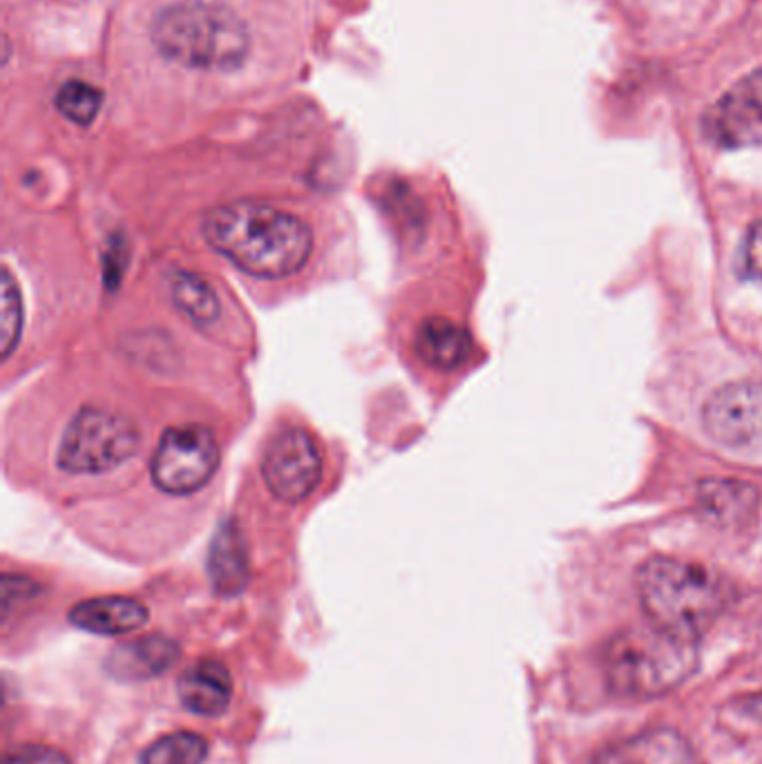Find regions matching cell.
<instances>
[{
	"instance_id": "cell-1",
	"label": "cell",
	"mask_w": 762,
	"mask_h": 764,
	"mask_svg": "<svg viewBox=\"0 0 762 764\" xmlns=\"http://www.w3.org/2000/svg\"><path fill=\"white\" fill-rule=\"evenodd\" d=\"M202 233L237 269L269 280L302 271L313 250V233L302 217L260 202L213 208L204 215Z\"/></svg>"
},
{
	"instance_id": "cell-2",
	"label": "cell",
	"mask_w": 762,
	"mask_h": 764,
	"mask_svg": "<svg viewBox=\"0 0 762 764\" xmlns=\"http://www.w3.org/2000/svg\"><path fill=\"white\" fill-rule=\"evenodd\" d=\"M635 586L649 621L687 642H698L729 603V586L720 575L678 557L645 561Z\"/></svg>"
},
{
	"instance_id": "cell-3",
	"label": "cell",
	"mask_w": 762,
	"mask_h": 764,
	"mask_svg": "<svg viewBox=\"0 0 762 764\" xmlns=\"http://www.w3.org/2000/svg\"><path fill=\"white\" fill-rule=\"evenodd\" d=\"M151 41L166 61L206 72L237 70L250 52L246 23L210 0H182L162 10L151 25Z\"/></svg>"
},
{
	"instance_id": "cell-4",
	"label": "cell",
	"mask_w": 762,
	"mask_h": 764,
	"mask_svg": "<svg viewBox=\"0 0 762 764\" xmlns=\"http://www.w3.org/2000/svg\"><path fill=\"white\" fill-rule=\"evenodd\" d=\"M604 675L610 691L628 700L665 698L696 671V642L680 640L653 623L628 628L604 649Z\"/></svg>"
},
{
	"instance_id": "cell-5",
	"label": "cell",
	"mask_w": 762,
	"mask_h": 764,
	"mask_svg": "<svg viewBox=\"0 0 762 764\" xmlns=\"http://www.w3.org/2000/svg\"><path fill=\"white\" fill-rule=\"evenodd\" d=\"M137 425L116 412L85 407L65 427L59 445V467L72 474H103L140 450Z\"/></svg>"
},
{
	"instance_id": "cell-6",
	"label": "cell",
	"mask_w": 762,
	"mask_h": 764,
	"mask_svg": "<svg viewBox=\"0 0 762 764\" xmlns=\"http://www.w3.org/2000/svg\"><path fill=\"white\" fill-rule=\"evenodd\" d=\"M219 465L215 434L204 425L171 427L153 456L151 474L168 494H193L204 487Z\"/></svg>"
},
{
	"instance_id": "cell-7",
	"label": "cell",
	"mask_w": 762,
	"mask_h": 764,
	"mask_svg": "<svg viewBox=\"0 0 762 764\" xmlns=\"http://www.w3.org/2000/svg\"><path fill=\"white\" fill-rule=\"evenodd\" d=\"M707 434L738 452L762 450V382L735 380L715 390L702 410Z\"/></svg>"
},
{
	"instance_id": "cell-8",
	"label": "cell",
	"mask_w": 762,
	"mask_h": 764,
	"mask_svg": "<svg viewBox=\"0 0 762 764\" xmlns=\"http://www.w3.org/2000/svg\"><path fill=\"white\" fill-rule=\"evenodd\" d=\"M702 135L724 151L762 146V68L735 81L702 114Z\"/></svg>"
},
{
	"instance_id": "cell-9",
	"label": "cell",
	"mask_w": 762,
	"mask_h": 764,
	"mask_svg": "<svg viewBox=\"0 0 762 764\" xmlns=\"http://www.w3.org/2000/svg\"><path fill=\"white\" fill-rule=\"evenodd\" d=\"M262 476L280 500L307 498L322 478V456L313 436L300 427L276 436L262 461Z\"/></svg>"
},
{
	"instance_id": "cell-10",
	"label": "cell",
	"mask_w": 762,
	"mask_h": 764,
	"mask_svg": "<svg viewBox=\"0 0 762 764\" xmlns=\"http://www.w3.org/2000/svg\"><path fill=\"white\" fill-rule=\"evenodd\" d=\"M595 764H704V760L682 733L651 729L615 742Z\"/></svg>"
},
{
	"instance_id": "cell-11",
	"label": "cell",
	"mask_w": 762,
	"mask_h": 764,
	"mask_svg": "<svg viewBox=\"0 0 762 764\" xmlns=\"http://www.w3.org/2000/svg\"><path fill=\"white\" fill-rule=\"evenodd\" d=\"M235 695L230 671L217 660H197L179 673L177 698L184 711L199 717L224 715Z\"/></svg>"
},
{
	"instance_id": "cell-12",
	"label": "cell",
	"mask_w": 762,
	"mask_h": 764,
	"mask_svg": "<svg viewBox=\"0 0 762 764\" xmlns=\"http://www.w3.org/2000/svg\"><path fill=\"white\" fill-rule=\"evenodd\" d=\"M148 608L133 597H94L76 603L70 610V621L87 632L103 637H119L142 630L148 623Z\"/></svg>"
},
{
	"instance_id": "cell-13",
	"label": "cell",
	"mask_w": 762,
	"mask_h": 764,
	"mask_svg": "<svg viewBox=\"0 0 762 764\" xmlns=\"http://www.w3.org/2000/svg\"><path fill=\"white\" fill-rule=\"evenodd\" d=\"M758 505L753 485L733 478H709L698 487V507L702 515L718 526L744 524Z\"/></svg>"
},
{
	"instance_id": "cell-14",
	"label": "cell",
	"mask_w": 762,
	"mask_h": 764,
	"mask_svg": "<svg viewBox=\"0 0 762 764\" xmlns=\"http://www.w3.org/2000/svg\"><path fill=\"white\" fill-rule=\"evenodd\" d=\"M416 351L430 366L450 371L470 358L472 338L467 329L450 318H428L419 327Z\"/></svg>"
},
{
	"instance_id": "cell-15",
	"label": "cell",
	"mask_w": 762,
	"mask_h": 764,
	"mask_svg": "<svg viewBox=\"0 0 762 764\" xmlns=\"http://www.w3.org/2000/svg\"><path fill=\"white\" fill-rule=\"evenodd\" d=\"M213 757V744L197 731L175 729L153 737L142 755L140 764H208Z\"/></svg>"
},
{
	"instance_id": "cell-16",
	"label": "cell",
	"mask_w": 762,
	"mask_h": 764,
	"mask_svg": "<svg viewBox=\"0 0 762 764\" xmlns=\"http://www.w3.org/2000/svg\"><path fill=\"white\" fill-rule=\"evenodd\" d=\"M173 300L195 324H210L219 313V302L210 285L195 273H177L173 280Z\"/></svg>"
},
{
	"instance_id": "cell-17",
	"label": "cell",
	"mask_w": 762,
	"mask_h": 764,
	"mask_svg": "<svg viewBox=\"0 0 762 764\" xmlns=\"http://www.w3.org/2000/svg\"><path fill=\"white\" fill-rule=\"evenodd\" d=\"M210 575L219 590L235 592L246 581L244 550L235 535V528H226L213 544L210 553Z\"/></svg>"
},
{
	"instance_id": "cell-18",
	"label": "cell",
	"mask_w": 762,
	"mask_h": 764,
	"mask_svg": "<svg viewBox=\"0 0 762 764\" xmlns=\"http://www.w3.org/2000/svg\"><path fill=\"white\" fill-rule=\"evenodd\" d=\"M54 105L68 121L76 125H90L103 105V94L99 87L72 79L56 90Z\"/></svg>"
},
{
	"instance_id": "cell-19",
	"label": "cell",
	"mask_w": 762,
	"mask_h": 764,
	"mask_svg": "<svg viewBox=\"0 0 762 764\" xmlns=\"http://www.w3.org/2000/svg\"><path fill=\"white\" fill-rule=\"evenodd\" d=\"M0 309H3V313H0V351H3V360H8L14 353L23 331V300L19 285L14 282L10 271L3 273Z\"/></svg>"
},
{
	"instance_id": "cell-20",
	"label": "cell",
	"mask_w": 762,
	"mask_h": 764,
	"mask_svg": "<svg viewBox=\"0 0 762 764\" xmlns=\"http://www.w3.org/2000/svg\"><path fill=\"white\" fill-rule=\"evenodd\" d=\"M6 764H72V760L56 746L21 744L8 753Z\"/></svg>"
},
{
	"instance_id": "cell-21",
	"label": "cell",
	"mask_w": 762,
	"mask_h": 764,
	"mask_svg": "<svg viewBox=\"0 0 762 764\" xmlns=\"http://www.w3.org/2000/svg\"><path fill=\"white\" fill-rule=\"evenodd\" d=\"M744 267L746 271L762 282V221L753 224L744 239Z\"/></svg>"
}]
</instances>
